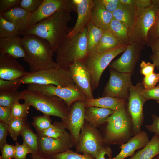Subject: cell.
Returning a JSON list of instances; mask_svg holds the SVG:
<instances>
[{
	"label": "cell",
	"instance_id": "14",
	"mask_svg": "<svg viewBox=\"0 0 159 159\" xmlns=\"http://www.w3.org/2000/svg\"><path fill=\"white\" fill-rule=\"evenodd\" d=\"M61 10L69 13L75 11L74 0H43L39 8L31 13L29 25H34Z\"/></svg>",
	"mask_w": 159,
	"mask_h": 159
},
{
	"label": "cell",
	"instance_id": "26",
	"mask_svg": "<svg viewBox=\"0 0 159 159\" xmlns=\"http://www.w3.org/2000/svg\"><path fill=\"white\" fill-rule=\"evenodd\" d=\"M159 154V136L155 134L146 145L128 159H153Z\"/></svg>",
	"mask_w": 159,
	"mask_h": 159
},
{
	"label": "cell",
	"instance_id": "53",
	"mask_svg": "<svg viewBox=\"0 0 159 159\" xmlns=\"http://www.w3.org/2000/svg\"><path fill=\"white\" fill-rule=\"evenodd\" d=\"M152 4V0H135V6L137 9L146 8Z\"/></svg>",
	"mask_w": 159,
	"mask_h": 159
},
{
	"label": "cell",
	"instance_id": "57",
	"mask_svg": "<svg viewBox=\"0 0 159 159\" xmlns=\"http://www.w3.org/2000/svg\"><path fill=\"white\" fill-rule=\"evenodd\" d=\"M30 158L31 159H48L45 157L39 154L37 155L31 154Z\"/></svg>",
	"mask_w": 159,
	"mask_h": 159
},
{
	"label": "cell",
	"instance_id": "56",
	"mask_svg": "<svg viewBox=\"0 0 159 159\" xmlns=\"http://www.w3.org/2000/svg\"><path fill=\"white\" fill-rule=\"evenodd\" d=\"M121 5H135V0H119Z\"/></svg>",
	"mask_w": 159,
	"mask_h": 159
},
{
	"label": "cell",
	"instance_id": "48",
	"mask_svg": "<svg viewBox=\"0 0 159 159\" xmlns=\"http://www.w3.org/2000/svg\"><path fill=\"white\" fill-rule=\"evenodd\" d=\"M155 67L154 64L142 60L140 64V72L144 76L148 75L154 72Z\"/></svg>",
	"mask_w": 159,
	"mask_h": 159
},
{
	"label": "cell",
	"instance_id": "37",
	"mask_svg": "<svg viewBox=\"0 0 159 159\" xmlns=\"http://www.w3.org/2000/svg\"><path fill=\"white\" fill-rule=\"evenodd\" d=\"M32 118V124L35 128L37 133L42 132L52 125V120L49 116L43 115L34 116Z\"/></svg>",
	"mask_w": 159,
	"mask_h": 159
},
{
	"label": "cell",
	"instance_id": "17",
	"mask_svg": "<svg viewBox=\"0 0 159 159\" xmlns=\"http://www.w3.org/2000/svg\"><path fill=\"white\" fill-rule=\"evenodd\" d=\"M69 70L75 85L88 98H94L91 85L89 71L83 61H78L71 65Z\"/></svg>",
	"mask_w": 159,
	"mask_h": 159
},
{
	"label": "cell",
	"instance_id": "6",
	"mask_svg": "<svg viewBox=\"0 0 159 159\" xmlns=\"http://www.w3.org/2000/svg\"><path fill=\"white\" fill-rule=\"evenodd\" d=\"M159 8L152 3L146 8L137 9L134 21L128 29L129 44L148 45L149 34L155 22Z\"/></svg>",
	"mask_w": 159,
	"mask_h": 159
},
{
	"label": "cell",
	"instance_id": "34",
	"mask_svg": "<svg viewBox=\"0 0 159 159\" xmlns=\"http://www.w3.org/2000/svg\"><path fill=\"white\" fill-rule=\"evenodd\" d=\"M27 118H11L8 124V132L13 140L16 141L18 137L27 123Z\"/></svg>",
	"mask_w": 159,
	"mask_h": 159
},
{
	"label": "cell",
	"instance_id": "22",
	"mask_svg": "<svg viewBox=\"0 0 159 159\" xmlns=\"http://www.w3.org/2000/svg\"><path fill=\"white\" fill-rule=\"evenodd\" d=\"M31 13L18 6L0 14L5 19L16 26L22 32L29 26V21Z\"/></svg>",
	"mask_w": 159,
	"mask_h": 159
},
{
	"label": "cell",
	"instance_id": "15",
	"mask_svg": "<svg viewBox=\"0 0 159 159\" xmlns=\"http://www.w3.org/2000/svg\"><path fill=\"white\" fill-rule=\"evenodd\" d=\"M85 108L83 100L76 101L72 105L66 119L61 122L69 131L75 147L85 121Z\"/></svg>",
	"mask_w": 159,
	"mask_h": 159
},
{
	"label": "cell",
	"instance_id": "31",
	"mask_svg": "<svg viewBox=\"0 0 159 159\" xmlns=\"http://www.w3.org/2000/svg\"><path fill=\"white\" fill-rule=\"evenodd\" d=\"M122 46L109 31L105 32L97 46L95 52H106Z\"/></svg>",
	"mask_w": 159,
	"mask_h": 159
},
{
	"label": "cell",
	"instance_id": "21",
	"mask_svg": "<svg viewBox=\"0 0 159 159\" xmlns=\"http://www.w3.org/2000/svg\"><path fill=\"white\" fill-rule=\"evenodd\" d=\"M19 36L0 38V53L7 54L16 59L24 58L25 50Z\"/></svg>",
	"mask_w": 159,
	"mask_h": 159
},
{
	"label": "cell",
	"instance_id": "3",
	"mask_svg": "<svg viewBox=\"0 0 159 159\" xmlns=\"http://www.w3.org/2000/svg\"><path fill=\"white\" fill-rule=\"evenodd\" d=\"M87 27L70 37H66L55 52L56 62L59 68L69 70L75 62L83 61L88 54L87 47Z\"/></svg>",
	"mask_w": 159,
	"mask_h": 159
},
{
	"label": "cell",
	"instance_id": "45",
	"mask_svg": "<svg viewBox=\"0 0 159 159\" xmlns=\"http://www.w3.org/2000/svg\"><path fill=\"white\" fill-rule=\"evenodd\" d=\"M15 145L6 143L1 149V155L0 159H11L14 158Z\"/></svg>",
	"mask_w": 159,
	"mask_h": 159
},
{
	"label": "cell",
	"instance_id": "40",
	"mask_svg": "<svg viewBox=\"0 0 159 159\" xmlns=\"http://www.w3.org/2000/svg\"><path fill=\"white\" fill-rule=\"evenodd\" d=\"M159 38V8L155 22L149 32L148 46H149Z\"/></svg>",
	"mask_w": 159,
	"mask_h": 159
},
{
	"label": "cell",
	"instance_id": "58",
	"mask_svg": "<svg viewBox=\"0 0 159 159\" xmlns=\"http://www.w3.org/2000/svg\"><path fill=\"white\" fill-rule=\"evenodd\" d=\"M152 3L159 7V0H152Z\"/></svg>",
	"mask_w": 159,
	"mask_h": 159
},
{
	"label": "cell",
	"instance_id": "9",
	"mask_svg": "<svg viewBox=\"0 0 159 159\" xmlns=\"http://www.w3.org/2000/svg\"><path fill=\"white\" fill-rule=\"evenodd\" d=\"M27 90L41 93L48 97L55 96L63 100L69 109L73 103L83 100L86 97L76 85L65 87H59L52 85L28 84Z\"/></svg>",
	"mask_w": 159,
	"mask_h": 159
},
{
	"label": "cell",
	"instance_id": "11",
	"mask_svg": "<svg viewBox=\"0 0 159 159\" xmlns=\"http://www.w3.org/2000/svg\"><path fill=\"white\" fill-rule=\"evenodd\" d=\"M144 88L142 83L140 82L135 85L132 84L129 89L130 95L127 109L132 120L134 135L141 131L144 120L143 108L147 100L141 93Z\"/></svg>",
	"mask_w": 159,
	"mask_h": 159
},
{
	"label": "cell",
	"instance_id": "36",
	"mask_svg": "<svg viewBox=\"0 0 159 159\" xmlns=\"http://www.w3.org/2000/svg\"><path fill=\"white\" fill-rule=\"evenodd\" d=\"M66 131V128L62 122L55 121L49 127L42 132L37 133L44 136L58 138L64 135Z\"/></svg>",
	"mask_w": 159,
	"mask_h": 159
},
{
	"label": "cell",
	"instance_id": "29",
	"mask_svg": "<svg viewBox=\"0 0 159 159\" xmlns=\"http://www.w3.org/2000/svg\"><path fill=\"white\" fill-rule=\"evenodd\" d=\"M128 29L125 24L113 18L109 30L122 45L127 46L129 44Z\"/></svg>",
	"mask_w": 159,
	"mask_h": 159
},
{
	"label": "cell",
	"instance_id": "32",
	"mask_svg": "<svg viewBox=\"0 0 159 159\" xmlns=\"http://www.w3.org/2000/svg\"><path fill=\"white\" fill-rule=\"evenodd\" d=\"M21 32L16 26L5 19L0 14V38L19 36Z\"/></svg>",
	"mask_w": 159,
	"mask_h": 159
},
{
	"label": "cell",
	"instance_id": "7",
	"mask_svg": "<svg viewBox=\"0 0 159 159\" xmlns=\"http://www.w3.org/2000/svg\"><path fill=\"white\" fill-rule=\"evenodd\" d=\"M15 83L31 84L42 85H52L59 87H65L76 85L69 70L61 68L28 72L25 76L13 80Z\"/></svg>",
	"mask_w": 159,
	"mask_h": 159
},
{
	"label": "cell",
	"instance_id": "39",
	"mask_svg": "<svg viewBox=\"0 0 159 159\" xmlns=\"http://www.w3.org/2000/svg\"><path fill=\"white\" fill-rule=\"evenodd\" d=\"M43 0H21L19 6L31 13L35 11L40 7Z\"/></svg>",
	"mask_w": 159,
	"mask_h": 159
},
{
	"label": "cell",
	"instance_id": "46",
	"mask_svg": "<svg viewBox=\"0 0 159 159\" xmlns=\"http://www.w3.org/2000/svg\"><path fill=\"white\" fill-rule=\"evenodd\" d=\"M21 0H0V14L19 6Z\"/></svg>",
	"mask_w": 159,
	"mask_h": 159
},
{
	"label": "cell",
	"instance_id": "27",
	"mask_svg": "<svg viewBox=\"0 0 159 159\" xmlns=\"http://www.w3.org/2000/svg\"><path fill=\"white\" fill-rule=\"evenodd\" d=\"M137 11L135 5H121L112 13L114 19L124 23L129 28L134 21Z\"/></svg>",
	"mask_w": 159,
	"mask_h": 159
},
{
	"label": "cell",
	"instance_id": "52",
	"mask_svg": "<svg viewBox=\"0 0 159 159\" xmlns=\"http://www.w3.org/2000/svg\"><path fill=\"white\" fill-rule=\"evenodd\" d=\"M112 150L110 147L106 146L102 148L97 153L95 157L96 159H106L105 155H107L109 158L112 157Z\"/></svg>",
	"mask_w": 159,
	"mask_h": 159
},
{
	"label": "cell",
	"instance_id": "19",
	"mask_svg": "<svg viewBox=\"0 0 159 159\" xmlns=\"http://www.w3.org/2000/svg\"><path fill=\"white\" fill-rule=\"evenodd\" d=\"M75 10L77 13L76 24L67 37H71L82 31L91 20V11L94 5V0H74Z\"/></svg>",
	"mask_w": 159,
	"mask_h": 159
},
{
	"label": "cell",
	"instance_id": "30",
	"mask_svg": "<svg viewBox=\"0 0 159 159\" xmlns=\"http://www.w3.org/2000/svg\"><path fill=\"white\" fill-rule=\"evenodd\" d=\"M23 138V144L29 151L31 154H39L38 138L27 123L20 135Z\"/></svg>",
	"mask_w": 159,
	"mask_h": 159
},
{
	"label": "cell",
	"instance_id": "59",
	"mask_svg": "<svg viewBox=\"0 0 159 159\" xmlns=\"http://www.w3.org/2000/svg\"><path fill=\"white\" fill-rule=\"evenodd\" d=\"M153 159H159V154L156 155Z\"/></svg>",
	"mask_w": 159,
	"mask_h": 159
},
{
	"label": "cell",
	"instance_id": "18",
	"mask_svg": "<svg viewBox=\"0 0 159 159\" xmlns=\"http://www.w3.org/2000/svg\"><path fill=\"white\" fill-rule=\"evenodd\" d=\"M16 59L7 54L0 53V79L13 80L28 73Z\"/></svg>",
	"mask_w": 159,
	"mask_h": 159
},
{
	"label": "cell",
	"instance_id": "42",
	"mask_svg": "<svg viewBox=\"0 0 159 159\" xmlns=\"http://www.w3.org/2000/svg\"><path fill=\"white\" fill-rule=\"evenodd\" d=\"M159 82V73L153 72L144 77L142 84L145 89H148L155 87Z\"/></svg>",
	"mask_w": 159,
	"mask_h": 159
},
{
	"label": "cell",
	"instance_id": "4",
	"mask_svg": "<svg viewBox=\"0 0 159 159\" xmlns=\"http://www.w3.org/2000/svg\"><path fill=\"white\" fill-rule=\"evenodd\" d=\"M105 123L102 137L107 145L125 143L134 135L132 120L126 107L115 111Z\"/></svg>",
	"mask_w": 159,
	"mask_h": 159
},
{
	"label": "cell",
	"instance_id": "49",
	"mask_svg": "<svg viewBox=\"0 0 159 159\" xmlns=\"http://www.w3.org/2000/svg\"><path fill=\"white\" fill-rule=\"evenodd\" d=\"M11 109L0 106V122L9 124L11 119Z\"/></svg>",
	"mask_w": 159,
	"mask_h": 159
},
{
	"label": "cell",
	"instance_id": "43",
	"mask_svg": "<svg viewBox=\"0 0 159 159\" xmlns=\"http://www.w3.org/2000/svg\"><path fill=\"white\" fill-rule=\"evenodd\" d=\"M141 93L147 100L153 99L159 103V84L148 89H143L141 92Z\"/></svg>",
	"mask_w": 159,
	"mask_h": 159
},
{
	"label": "cell",
	"instance_id": "8",
	"mask_svg": "<svg viewBox=\"0 0 159 159\" xmlns=\"http://www.w3.org/2000/svg\"><path fill=\"white\" fill-rule=\"evenodd\" d=\"M127 46H119L104 52H95L88 54L83 61L90 72L92 91L98 87L100 78L105 69L115 57L125 51Z\"/></svg>",
	"mask_w": 159,
	"mask_h": 159
},
{
	"label": "cell",
	"instance_id": "1",
	"mask_svg": "<svg viewBox=\"0 0 159 159\" xmlns=\"http://www.w3.org/2000/svg\"><path fill=\"white\" fill-rule=\"evenodd\" d=\"M70 13L57 11L34 25L29 26L20 35L33 34L45 39L51 44L54 52L73 28L68 26Z\"/></svg>",
	"mask_w": 159,
	"mask_h": 159
},
{
	"label": "cell",
	"instance_id": "35",
	"mask_svg": "<svg viewBox=\"0 0 159 159\" xmlns=\"http://www.w3.org/2000/svg\"><path fill=\"white\" fill-rule=\"evenodd\" d=\"M45 157L48 159H96L94 156L90 154L83 153L82 154L74 152L71 149Z\"/></svg>",
	"mask_w": 159,
	"mask_h": 159
},
{
	"label": "cell",
	"instance_id": "10",
	"mask_svg": "<svg viewBox=\"0 0 159 159\" xmlns=\"http://www.w3.org/2000/svg\"><path fill=\"white\" fill-rule=\"evenodd\" d=\"M107 145L97 128L85 120L75 147L78 153H88L95 157L102 148Z\"/></svg>",
	"mask_w": 159,
	"mask_h": 159
},
{
	"label": "cell",
	"instance_id": "12",
	"mask_svg": "<svg viewBox=\"0 0 159 159\" xmlns=\"http://www.w3.org/2000/svg\"><path fill=\"white\" fill-rule=\"evenodd\" d=\"M109 80L103 90L102 97H110L124 99L128 98L131 82L130 73L119 72L110 68Z\"/></svg>",
	"mask_w": 159,
	"mask_h": 159
},
{
	"label": "cell",
	"instance_id": "5",
	"mask_svg": "<svg viewBox=\"0 0 159 159\" xmlns=\"http://www.w3.org/2000/svg\"><path fill=\"white\" fill-rule=\"evenodd\" d=\"M24 103L41 112L44 115L58 117L64 120L69 109L66 103L55 96L48 97L39 92L24 90L21 92Z\"/></svg>",
	"mask_w": 159,
	"mask_h": 159
},
{
	"label": "cell",
	"instance_id": "24",
	"mask_svg": "<svg viewBox=\"0 0 159 159\" xmlns=\"http://www.w3.org/2000/svg\"><path fill=\"white\" fill-rule=\"evenodd\" d=\"M115 111L96 107H85V118L91 125L98 128L106 121L108 118Z\"/></svg>",
	"mask_w": 159,
	"mask_h": 159
},
{
	"label": "cell",
	"instance_id": "54",
	"mask_svg": "<svg viewBox=\"0 0 159 159\" xmlns=\"http://www.w3.org/2000/svg\"><path fill=\"white\" fill-rule=\"evenodd\" d=\"M150 59L155 65L157 69H159V50L152 52Z\"/></svg>",
	"mask_w": 159,
	"mask_h": 159
},
{
	"label": "cell",
	"instance_id": "33",
	"mask_svg": "<svg viewBox=\"0 0 159 159\" xmlns=\"http://www.w3.org/2000/svg\"><path fill=\"white\" fill-rule=\"evenodd\" d=\"M21 99V92L17 90L0 91V106L11 109L14 104Z\"/></svg>",
	"mask_w": 159,
	"mask_h": 159
},
{
	"label": "cell",
	"instance_id": "38",
	"mask_svg": "<svg viewBox=\"0 0 159 159\" xmlns=\"http://www.w3.org/2000/svg\"><path fill=\"white\" fill-rule=\"evenodd\" d=\"M29 105L24 103L20 104L16 102L11 108V118H26L30 109Z\"/></svg>",
	"mask_w": 159,
	"mask_h": 159
},
{
	"label": "cell",
	"instance_id": "25",
	"mask_svg": "<svg viewBox=\"0 0 159 159\" xmlns=\"http://www.w3.org/2000/svg\"><path fill=\"white\" fill-rule=\"evenodd\" d=\"M113 19L112 13L103 6L94 3L91 10L90 21L95 26L105 32L108 31Z\"/></svg>",
	"mask_w": 159,
	"mask_h": 159
},
{
	"label": "cell",
	"instance_id": "2",
	"mask_svg": "<svg viewBox=\"0 0 159 159\" xmlns=\"http://www.w3.org/2000/svg\"><path fill=\"white\" fill-rule=\"evenodd\" d=\"M26 52L24 61L29 67L30 72L59 68L52 59L53 51L46 40L33 34L24 35L21 39Z\"/></svg>",
	"mask_w": 159,
	"mask_h": 159
},
{
	"label": "cell",
	"instance_id": "16",
	"mask_svg": "<svg viewBox=\"0 0 159 159\" xmlns=\"http://www.w3.org/2000/svg\"><path fill=\"white\" fill-rule=\"evenodd\" d=\"M144 46L135 43L129 44L122 55L109 65V67L119 72L130 73L139 60Z\"/></svg>",
	"mask_w": 159,
	"mask_h": 159
},
{
	"label": "cell",
	"instance_id": "23",
	"mask_svg": "<svg viewBox=\"0 0 159 159\" xmlns=\"http://www.w3.org/2000/svg\"><path fill=\"white\" fill-rule=\"evenodd\" d=\"M85 107L94 106L117 111L126 107V100L117 97H105L97 98H86L83 100Z\"/></svg>",
	"mask_w": 159,
	"mask_h": 159
},
{
	"label": "cell",
	"instance_id": "20",
	"mask_svg": "<svg viewBox=\"0 0 159 159\" xmlns=\"http://www.w3.org/2000/svg\"><path fill=\"white\" fill-rule=\"evenodd\" d=\"M148 134L145 131H141L132 137L126 143L119 146L121 150L119 153L114 158L107 159H125L127 157H131L135 154L136 150L143 148L149 141Z\"/></svg>",
	"mask_w": 159,
	"mask_h": 159
},
{
	"label": "cell",
	"instance_id": "13",
	"mask_svg": "<svg viewBox=\"0 0 159 159\" xmlns=\"http://www.w3.org/2000/svg\"><path fill=\"white\" fill-rule=\"evenodd\" d=\"M38 138L39 154L47 156L71 149L74 146L69 132L66 131L62 136L54 138L37 133Z\"/></svg>",
	"mask_w": 159,
	"mask_h": 159
},
{
	"label": "cell",
	"instance_id": "28",
	"mask_svg": "<svg viewBox=\"0 0 159 159\" xmlns=\"http://www.w3.org/2000/svg\"><path fill=\"white\" fill-rule=\"evenodd\" d=\"M87 26V47L88 54L96 52L98 44L105 31L95 26L91 21Z\"/></svg>",
	"mask_w": 159,
	"mask_h": 159
},
{
	"label": "cell",
	"instance_id": "55",
	"mask_svg": "<svg viewBox=\"0 0 159 159\" xmlns=\"http://www.w3.org/2000/svg\"><path fill=\"white\" fill-rule=\"evenodd\" d=\"M152 52L159 50V38L150 46Z\"/></svg>",
	"mask_w": 159,
	"mask_h": 159
},
{
	"label": "cell",
	"instance_id": "51",
	"mask_svg": "<svg viewBox=\"0 0 159 159\" xmlns=\"http://www.w3.org/2000/svg\"><path fill=\"white\" fill-rule=\"evenodd\" d=\"M8 132V124L0 122V149L6 143V138Z\"/></svg>",
	"mask_w": 159,
	"mask_h": 159
},
{
	"label": "cell",
	"instance_id": "47",
	"mask_svg": "<svg viewBox=\"0 0 159 159\" xmlns=\"http://www.w3.org/2000/svg\"><path fill=\"white\" fill-rule=\"evenodd\" d=\"M21 85L15 84L12 80H5L0 79V91L17 90Z\"/></svg>",
	"mask_w": 159,
	"mask_h": 159
},
{
	"label": "cell",
	"instance_id": "44",
	"mask_svg": "<svg viewBox=\"0 0 159 159\" xmlns=\"http://www.w3.org/2000/svg\"><path fill=\"white\" fill-rule=\"evenodd\" d=\"M15 153L14 159H26V155L30 153L27 148L23 144L16 142Z\"/></svg>",
	"mask_w": 159,
	"mask_h": 159
},
{
	"label": "cell",
	"instance_id": "50",
	"mask_svg": "<svg viewBox=\"0 0 159 159\" xmlns=\"http://www.w3.org/2000/svg\"><path fill=\"white\" fill-rule=\"evenodd\" d=\"M153 122L150 125H145V128L149 131L154 132L159 136V117L155 115H151Z\"/></svg>",
	"mask_w": 159,
	"mask_h": 159
},
{
	"label": "cell",
	"instance_id": "41",
	"mask_svg": "<svg viewBox=\"0 0 159 159\" xmlns=\"http://www.w3.org/2000/svg\"><path fill=\"white\" fill-rule=\"evenodd\" d=\"M94 1L95 4L103 6L112 13L121 5L119 0H94Z\"/></svg>",
	"mask_w": 159,
	"mask_h": 159
}]
</instances>
